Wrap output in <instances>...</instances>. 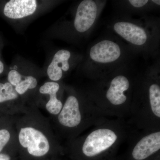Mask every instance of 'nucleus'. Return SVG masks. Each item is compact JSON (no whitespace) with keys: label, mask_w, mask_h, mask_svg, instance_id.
Returning <instances> with one entry per match:
<instances>
[{"label":"nucleus","mask_w":160,"mask_h":160,"mask_svg":"<svg viewBox=\"0 0 160 160\" xmlns=\"http://www.w3.org/2000/svg\"><path fill=\"white\" fill-rule=\"evenodd\" d=\"M21 160H54L59 145L50 121L35 106L14 117Z\"/></svg>","instance_id":"f257e3e1"},{"label":"nucleus","mask_w":160,"mask_h":160,"mask_svg":"<svg viewBox=\"0 0 160 160\" xmlns=\"http://www.w3.org/2000/svg\"><path fill=\"white\" fill-rule=\"evenodd\" d=\"M112 31L125 41L132 53L154 55L158 49V24L152 20L134 19L126 16L111 23Z\"/></svg>","instance_id":"f03ea898"},{"label":"nucleus","mask_w":160,"mask_h":160,"mask_svg":"<svg viewBox=\"0 0 160 160\" xmlns=\"http://www.w3.org/2000/svg\"><path fill=\"white\" fill-rule=\"evenodd\" d=\"M121 41L107 37L95 42L88 49L82 70L89 73H109L128 64L132 52Z\"/></svg>","instance_id":"7ed1b4c3"},{"label":"nucleus","mask_w":160,"mask_h":160,"mask_svg":"<svg viewBox=\"0 0 160 160\" xmlns=\"http://www.w3.org/2000/svg\"><path fill=\"white\" fill-rule=\"evenodd\" d=\"M105 1L83 0L75 6L69 17L59 23L56 33L58 38L77 42L87 38L94 28L105 5Z\"/></svg>","instance_id":"20e7f679"},{"label":"nucleus","mask_w":160,"mask_h":160,"mask_svg":"<svg viewBox=\"0 0 160 160\" xmlns=\"http://www.w3.org/2000/svg\"><path fill=\"white\" fill-rule=\"evenodd\" d=\"M39 77L36 71L15 65L8 72L7 80L18 94L32 106L35 105L34 99L39 86Z\"/></svg>","instance_id":"39448f33"},{"label":"nucleus","mask_w":160,"mask_h":160,"mask_svg":"<svg viewBox=\"0 0 160 160\" xmlns=\"http://www.w3.org/2000/svg\"><path fill=\"white\" fill-rule=\"evenodd\" d=\"M83 59L69 49H58L53 54L46 70L49 81L59 82Z\"/></svg>","instance_id":"423d86ee"},{"label":"nucleus","mask_w":160,"mask_h":160,"mask_svg":"<svg viewBox=\"0 0 160 160\" xmlns=\"http://www.w3.org/2000/svg\"><path fill=\"white\" fill-rule=\"evenodd\" d=\"M61 89L59 82L48 81L39 86L34 99V104L38 108L44 107L50 116L55 117L59 113L63 105L59 98Z\"/></svg>","instance_id":"0eeeda50"},{"label":"nucleus","mask_w":160,"mask_h":160,"mask_svg":"<svg viewBox=\"0 0 160 160\" xmlns=\"http://www.w3.org/2000/svg\"><path fill=\"white\" fill-rule=\"evenodd\" d=\"M45 2L37 0H10L4 6L3 14L7 18L14 21L28 19L40 11Z\"/></svg>","instance_id":"6e6552de"},{"label":"nucleus","mask_w":160,"mask_h":160,"mask_svg":"<svg viewBox=\"0 0 160 160\" xmlns=\"http://www.w3.org/2000/svg\"><path fill=\"white\" fill-rule=\"evenodd\" d=\"M114 132L109 129H101L92 132L83 143L82 151L86 156L91 157L111 147L117 139Z\"/></svg>","instance_id":"1a4fd4ad"},{"label":"nucleus","mask_w":160,"mask_h":160,"mask_svg":"<svg viewBox=\"0 0 160 160\" xmlns=\"http://www.w3.org/2000/svg\"><path fill=\"white\" fill-rule=\"evenodd\" d=\"M53 124L61 127L72 129L81 124L82 116L80 110L78 98L74 94H70L66 98L59 113L53 117Z\"/></svg>","instance_id":"9d476101"},{"label":"nucleus","mask_w":160,"mask_h":160,"mask_svg":"<svg viewBox=\"0 0 160 160\" xmlns=\"http://www.w3.org/2000/svg\"><path fill=\"white\" fill-rule=\"evenodd\" d=\"M0 105L5 106L6 114L12 117L24 113L31 106L8 81L0 82Z\"/></svg>","instance_id":"9b49d317"},{"label":"nucleus","mask_w":160,"mask_h":160,"mask_svg":"<svg viewBox=\"0 0 160 160\" xmlns=\"http://www.w3.org/2000/svg\"><path fill=\"white\" fill-rule=\"evenodd\" d=\"M123 66L119 68L118 73H117V69L115 70V76L110 81L109 88L106 92L107 99L115 106L122 105L126 102L127 97L125 92L130 88V82L127 76L123 72L121 73Z\"/></svg>","instance_id":"f8f14e48"},{"label":"nucleus","mask_w":160,"mask_h":160,"mask_svg":"<svg viewBox=\"0 0 160 160\" xmlns=\"http://www.w3.org/2000/svg\"><path fill=\"white\" fill-rule=\"evenodd\" d=\"M160 149V132H154L142 138L135 146L132 155L135 159L142 160Z\"/></svg>","instance_id":"ddd939ff"},{"label":"nucleus","mask_w":160,"mask_h":160,"mask_svg":"<svg viewBox=\"0 0 160 160\" xmlns=\"http://www.w3.org/2000/svg\"><path fill=\"white\" fill-rule=\"evenodd\" d=\"M6 148L9 151L18 153L17 137L14 119L12 122L0 129V153L6 152L4 150Z\"/></svg>","instance_id":"4468645a"},{"label":"nucleus","mask_w":160,"mask_h":160,"mask_svg":"<svg viewBox=\"0 0 160 160\" xmlns=\"http://www.w3.org/2000/svg\"><path fill=\"white\" fill-rule=\"evenodd\" d=\"M149 97L152 112L160 118V87L157 83L152 84L149 89Z\"/></svg>","instance_id":"2eb2a0df"},{"label":"nucleus","mask_w":160,"mask_h":160,"mask_svg":"<svg viewBox=\"0 0 160 160\" xmlns=\"http://www.w3.org/2000/svg\"><path fill=\"white\" fill-rule=\"evenodd\" d=\"M125 3L128 5V8L131 7L132 9L140 10L148 9V6H151L152 0H129L125 1Z\"/></svg>","instance_id":"dca6fc26"},{"label":"nucleus","mask_w":160,"mask_h":160,"mask_svg":"<svg viewBox=\"0 0 160 160\" xmlns=\"http://www.w3.org/2000/svg\"><path fill=\"white\" fill-rule=\"evenodd\" d=\"M17 156L16 152H2L0 153V160H15Z\"/></svg>","instance_id":"f3484780"},{"label":"nucleus","mask_w":160,"mask_h":160,"mask_svg":"<svg viewBox=\"0 0 160 160\" xmlns=\"http://www.w3.org/2000/svg\"><path fill=\"white\" fill-rule=\"evenodd\" d=\"M4 70H5V65L4 63L0 60V75L2 74L4 72Z\"/></svg>","instance_id":"a211bd4d"}]
</instances>
